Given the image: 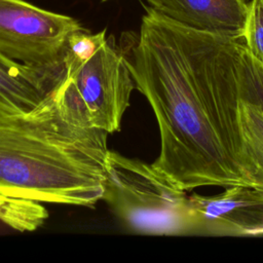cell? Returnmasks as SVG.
I'll return each instance as SVG.
<instances>
[{
    "label": "cell",
    "instance_id": "6da1fadb",
    "mask_svg": "<svg viewBox=\"0 0 263 263\" xmlns=\"http://www.w3.org/2000/svg\"><path fill=\"white\" fill-rule=\"evenodd\" d=\"M144 9L128 62L159 128L160 152L153 164L185 191L257 189L239 120L245 38L195 30L152 6Z\"/></svg>",
    "mask_w": 263,
    "mask_h": 263
},
{
    "label": "cell",
    "instance_id": "7a4b0ae2",
    "mask_svg": "<svg viewBox=\"0 0 263 263\" xmlns=\"http://www.w3.org/2000/svg\"><path fill=\"white\" fill-rule=\"evenodd\" d=\"M108 134L66 119L52 97L26 114H0V193L93 206L103 200Z\"/></svg>",
    "mask_w": 263,
    "mask_h": 263
},
{
    "label": "cell",
    "instance_id": "3957f363",
    "mask_svg": "<svg viewBox=\"0 0 263 263\" xmlns=\"http://www.w3.org/2000/svg\"><path fill=\"white\" fill-rule=\"evenodd\" d=\"M136 87L128 59L113 37L83 28L68 40L51 97L70 122L112 134L120 130Z\"/></svg>",
    "mask_w": 263,
    "mask_h": 263
},
{
    "label": "cell",
    "instance_id": "277c9868",
    "mask_svg": "<svg viewBox=\"0 0 263 263\" xmlns=\"http://www.w3.org/2000/svg\"><path fill=\"white\" fill-rule=\"evenodd\" d=\"M103 200L135 233H199L190 195L153 163L110 150L106 160Z\"/></svg>",
    "mask_w": 263,
    "mask_h": 263
},
{
    "label": "cell",
    "instance_id": "5b68a950",
    "mask_svg": "<svg viewBox=\"0 0 263 263\" xmlns=\"http://www.w3.org/2000/svg\"><path fill=\"white\" fill-rule=\"evenodd\" d=\"M83 27L25 0H0V53L36 68L62 66L70 37Z\"/></svg>",
    "mask_w": 263,
    "mask_h": 263
},
{
    "label": "cell",
    "instance_id": "8992f818",
    "mask_svg": "<svg viewBox=\"0 0 263 263\" xmlns=\"http://www.w3.org/2000/svg\"><path fill=\"white\" fill-rule=\"evenodd\" d=\"M199 233L246 235L263 233V190L231 186L215 196L190 195Z\"/></svg>",
    "mask_w": 263,
    "mask_h": 263
},
{
    "label": "cell",
    "instance_id": "52a82bcc",
    "mask_svg": "<svg viewBox=\"0 0 263 263\" xmlns=\"http://www.w3.org/2000/svg\"><path fill=\"white\" fill-rule=\"evenodd\" d=\"M173 21L199 31L243 37L249 0H147Z\"/></svg>",
    "mask_w": 263,
    "mask_h": 263
},
{
    "label": "cell",
    "instance_id": "ba28073f",
    "mask_svg": "<svg viewBox=\"0 0 263 263\" xmlns=\"http://www.w3.org/2000/svg\"><path fill=\"white\" fill-rule=\"evenodd\" d=\"M62 66L36 68L0 53V114H26L46 102L61 76Z\"/></svg>",
    "mask_w": 263,
    "mask_h": 263
},
{
    "label": "cell",
    "instance_id": "9c48e42d",
    "mask_svg": "<svg viewBox=\"0 0 263 263\" xmlns=\"http://www.w3.org/2000/svg\"><path fill=\"white\" fill-rule=\"evenodd\" d=\"M239 120L245 150L254 172L257 189L263 190V108L256 102L243 99Z\"/></svg>",
    "mask_w": 263,
    "mask_h": 263
},
{
    "label": "cell",
    "instance_id": "30bf717a",
    "mask_svg": "<svg viewBox=\"0 0 263 263\" xmlns=\"http://www.w3.org/2000/svg\"><path fill=\"white\" fill-rule=\"evenodd\" d=\"M48 212L40 202L0 193V222L16 231H34L44 224Z\"/></svg>",
    "mask_w": 263,
    "mask_h": 263
},
{
    "label": "cell",
    "instance_id": "8fae6325",
    "mask_svg": "<svg viewBox=\"0 0 263 263\" xmlns=\"http://www.w3.org/2000/svg\"><path fill=\"white\" fill-rule=\"evenodd\" d=\"M250 52L263 64V0H251L243 35Z\"/></svg>",
    "mask_w": 263,
    "mask_h": 263
},
{
    "label": "cell",
    "instance_id": "7c38bea8",
    "mask_svg": "<svg viewBox=\"0 0 263 263\" xmlns=\"http://www.w3.org/2000/svg\"><path fill=\"white\" fill-rule=\"evenodd\" d=\"M248 47V46H247ZM263 108V64L249 50L245 64V98Z\"/></svg>",
    "mask_w": 263,
    "mask_h": 263
},
{
    "label": "cell",
    "instance_id": "4fadbf2b",
    "mask_svg": "<svg viewBox=\"0 0 263 263\" xmlns=\"http://www.w3.org/2000/svg\"><path fill=\"white\" fill-rule=\"evenodd\" d=\"M102 1H107V0H102Z\"/></svg>",
    "mask_w": 263,
    "mask_h": 263
}]
</instances>
